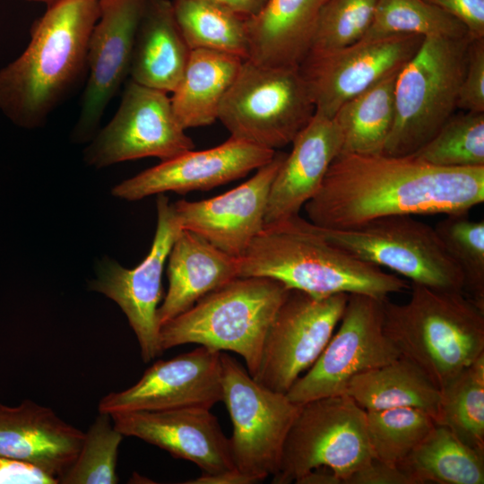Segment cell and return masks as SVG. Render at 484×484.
<instances>
[{
	"mask_svg": "<svg viewBox=\"0 0 484 484\" xmlns=\"http://www.w3.org/2000/svg\"><path fill=\"white\" fill-rule=\"evenodd\" d=\"M484 201L483 167H440L414 155L340 153L304 205L307 220L348 229L396 215L468 212Z\"/></svg>",
	"mask_w": 484,
	"mask_h": 484,
	"instance_id": "cell-1",
	"label": "cell"
},
{
	"mask_svg": "<svg viewBox=\"0 0 484 484\" xmlns=\"http://www.w3.org/2000/svg\"><path fill=\"white\" fill-rule=\"evenodd\" d=\"M30 30L25 50L0 69V111L17 126L43 125L87 70L99 0H55Z\"/></svg>",
	"mask_w": 484,
	"mask_h": 484,
	"instance_id": "cell-2",
	"label": "cell"
},
{
	"mask_svg": "<svg viewBox=\"0 0 484 484\" xmlns=\"http://www.w3.org/2000/svg\"><path fill=\"white\" fill-rule=\"evenodd\" d=\"M238 264L239 277L272 278L320 298L359 293L386 299L409 288L402 278L330 244L299 214L264 224Z\"/></svg>",
	"mask_w": 484,
	"mask_h": 484,
	"instance_id": "cell-3",
	"label": "cell"
},
{
	"mask_svg": "<svg viewBox=\"0 0 484 484\" xmlns=\"http://www.w3.org/2000/svg\"><path fill=\"white\" fill-rule=\"evenodd\" d=\"M383 309L386 336L439 390L484 354V308L462 291L412 283L408 302Z\"/></svg>",
	"mask_w": 484,
	"mask_h": 484,
	"instance_id": "cell-4",
	"label": "cell"
},
{
	"mask_svg": "<svg viewBox=\"0 0 484 484\" xmlns=\"http://www.w3.org/2000/svg\"><path fill=\"white\" fill-rule=\"evenodd\" d=\"M290 290L267 277H238L160 329L161 350L194 343L241 356L255 377L268 329Z\"/></svg>",
	"mask_w": 484,
	"mask_h": 484,
	"instance_id": "cell-5",
	"label": "cell"
},
{
	"mask_svg": "<svg viewBox=\"0 0 484 484\" xmlns=\"http://www.w3.org/2000/svg\"><path fill=\"white\" fill-rule=\"evenodd\" d=\"M474 37L426 36L394 85V118L383 152L414 154L454 114Z\"/></svg>",
	"mask_w": 484,
	"mask_h": 484,
	"instance_id": "cell-6",
	"label": "cell"
},
{
	"mask_svg": "<svg viewBox=\"0 0 484 484\" xmlns=\"http://www.w3.org/2000/svg\"><path fill=\"white\" fill-rule=\"evenodd\" d=\"M315 113L298 66L243 60L219 110L230 137L277 151L291 143Z\"/></svg>",
	"mask_w": 484,
	"mask_h": 484,
	"instance_id": "cell-7",
	"label": "cell"
},
{
	"mask_svg": "<svg viewBox=\"0 0 484 484\" xmlns=\"http://www.w3.org/2000/svg\"><path fill=\"white\" fill-rule=\"evenodd\" d=\"M313 226L326 241L357 259L415 284L463 292L462 273L434 227L412 215L378 218L348 229Z\"/></svg>",
	"mask_w": 484,
	"mask_h": 484,
	"instance_id": "cell-8",
	"label": "cell"
},
{
	"mask_svg": "<svg viewBox=\"0 0 484 484\" xmlns=\"http://www.w3.org/2000/svg\"><path fill=\"white\" fill-rule=\"evenodd\" d=\"M373 460L366 411L347 394L319 398L301 404L272 483H296L312 470L326 467L345 484Z\"/></svg>",
	"mask_w": 484,
	"mask_h": 484,
	"instance_id": "cell-9",
	"label": "cell"
},
{
	"mask_svg": "<svg viewBox=\"0 0 484 484\" xmlns=\"http://www.w3.org/2000/svg\"><path fill=\"white\" fill-rule=\"evenodd\" d=\"M222 402L232 422L235 469L249 482L274 476L284 443L301 404L257 382L236 359L220 353Z\"/></svg>",
	"mask_w": 484,
	"mask_h": 484,
	"instance_id": "cell-10",
	"label": "cell"
},
{
	"mask_svg": "<svg viewBox=\"0 0 484 484\" xmlns=\"http://www.w3.org/2000/svg\"><path fill=\"white\" fill-rule=\"evenodd\" d=\"M365 294H349L339 323L325 348L286 393L293 402L344 394L352 377L399 358L384 331L383 301Z\"/></svg>",
	"mask_w": 484,
	"mask_h": 484,
	"instance_id": "cell-11",
	"label": "cell"
},
{
	"mask_svg": "<svg viewBox=\"0 0 484 484\" xmlns=\"http://www.w3.org/2000/svg\"><path fill=\"white\" fill-rule=\"evenodd\" d=\"M84 151L97 169L142 158L161 161L194 149L174 114L169 93L129 80L112 119Z\"/></svg>",
	"mask_w": 484,
	"mask_h": 484,
	"instance_id": "cell-12",
	"label": "cell"
},
{
	"mask_svg": "<svg viewBox=\"0 0 484 484\" xmlns=\"http://www.w3.org/2000/svg\"><path fill=\"white\" fill-rule=\"evenodd\" d=\"M348 298L346 293L320 298L290 290L268 329L254 378L286 393L325 348L342 317Z\"/></svg>",
	"mask_w": 484,
	"mask_h": 484,
	"instance_id": "cell-13",
	"label": "cell"
},
{
	"mask_svg": "<svg viewBox=\"0 0 484 484\" xmlns=\"http://www.w3.org/2000/svg\"><path fill=\"white\" fill-rule=\"evenodd\" d=\"M157 227L151 250L133 269L105 258L91 290L115 301L122 309L137 338L142 359L150 362L163 351L160 345L157 310L162 296L161 278L172 245L181 231L173 203L163 194L157 197Z\"/></svg>",
	"mask_w": 484,
	"mask_h": 484,
	"instance_id": "cell-14",
	"label": "cell"
},
{
	"mask_svg": "<svg viewBox=\"0 0 484 484\" xmlns=\"http://www.w3.org/2000/svg\"><path fill=\"white\" fill-rule=\"evenodd\" d=\"M423 39L420 35L396 34L307 55L298 68L310 90L315 113L333 117L346 101L399 72Z\"/></svg>",
	"mask_w": 484,
	"mask_h": 484,
	"instance_id": "cell-15",
	"label": "cell"
},
{
	"mask_svg": "<svg viewBox=\"0 0 484 484\" xmlns=\"http://www.w3.org/2000/svg\"><path fill=\"white\" fill-rule=\"evenodd\" d=\"M220 353L204 346L158 360L131 387L99 401V412L206 409L222 402Z\"/></svg>",
	"mask_w": 484,
	"mask_h": 484,
	"instance_id": "cell-16",
	"label": "cell"
},
{
	"mask_svg": "<svg viewBox=\"0 0 484 484\" xmlns=\"http://www.w3.org/2000/svg\"><path fill=\"white\" fill-rule=\"evenodd\" d=\"M148 0H99L87 52L88 80L73 131L75 142L97 133L101 117L129 75L136 32Z\"/></svg>",
	"mask_w": 484,
	"mask_h": 484,
	"instance_id": "cell-17",
	"label": "cell"
},
{
	"mask_svg": "<svg viewBox=\"0 0 484 484\" xmlns=\"http://www.w3.org/2000/svg\"><path fill=\"white\" fill-rule=\"evenodd\" d=\"M285 157L286 153L276 151L251 178L222 194L201 201L174 203L181 229L240 258L265 224L271 186Z\"/></svg>",
	"mask_w": 484,
	"mask_h": 484,
	"instance_id": "cell-18",
	"label": "cell"
},
{
	"mask_svg": "<svg viewBox=\"0 0 484 484\" xmlns=\"http://www.w3.org/2000/svg\"><path fill=\"white\" fill-rule=\"evenodd\" d=\"M277 151L229 137L203 151H187L117 185L112 194L137 201L165 192L205 191L246 176L270 161Z\"/></svg>",
	"mask_w": 484,
	"mask_h": 484,
	"instance_id": "cell-19",
	"label": "cell"
},
{
	"mask_svg": "<svg viewBox=\"0 0 484 484\" xmlns=\"http://www.w3.org/2000/svg\"><path fill=\"white\" fill-rule=\"evenodd\" d=\"M124 436L142 439L175 458L194 462L203 473L234 470L229 438L206 409H178L111 414Z\"/></svg>",
	"mask_w": 484,
	"mask_h": 484,
	"instance_id": "cell-20",
	"label": "cell"
},
{
	"mask_svg": "<svg viewBox=\"0 0 484 484\" xmlns=\"http://www.w3.org/2000/svg\"><path fill=\"white\" fill-rule=\"evenodd\" d=\"M84 432L51 408L23 400L0 403V455L35 465L58 482L74 462Z\"/></svg>",
	"mask_w": 484,
	"mask_h": 484,
	"instance_id": "cell-21",
	"label": "cell"
},
{
	"mask_svg": "<svg viewBox=\"0 0 484 484\" xmlns=\"http://www.w3.org/2000/svg\"><path fill=\"white\" fill-rule=\"evenodd\" d=\"M291 143L292 150L286 154L271 186L265 224L299 214L341 153L342 138L333 117L315 113Z\"/></svg>",
	"mask_w": 484,
	"mask_h": 484,
	"instance_id": "cell-22",
	"label": "cell"
},
{
	"mask_svg": "<svg viewBox=\"0 0 484 484\" xmlns=\"http://www.w3.org/2000/svg\"><path fill=\"white\" fill-rule=\"evenodd\" d=\"M168 258L169 289L157 310L160 327L209 292L239 277L238 258L187 230L181 229Z\"/></svg>",
	"mask_w": 484,
	"mask_h": 484,
	"instance_id": "cell-23",
	"label": "cell"
},
{
	"mask_svg": "<svg viewBox=\"0 0 484 484\" xmlns=\"http://www.w3.org/2000/svg\"><path fill=\"white\" fill-rule=\"evenodd\" d=\"M326 0H266L246 19L248 60L265 66H299L309 51Z\"/></svg>",
	"mask_w": 484,
	"mask_h": 484,
	"instance_id": "cell-24",
	"label": "cell"
},
{
	"mask_svg": "<svg viewBox=\"0 0 484 484\" xmlns=\"http://www.w3.org/2000/svg\"><path fill=\"white\" fill-rule=\"evenodd\" d=\"M190 52L172 2L148 0L136 32L130 80L172 93L182 78Z\"/></svg>",
	"mask_w": 484,
	"mask_h": 484,
	"instance_id": "cell-25",
	"label": "cell"
},
{
	"mask_svg": "<svg viewBox=\"0 0 484 484\" xmlns=\"http://www.w3.org/2000/svg\"><path fill=\"white\" fill-rule=\"evenodd\" d=\"M243 59L208 49H192L182 78L171 93L174 114L185 129L210 125Z\"/></svg>",
	"mask_w": 484,
	"mask_h": 484,
	"instance_id": "cell-26",
	"label": "cell"
},
{
	"mask_svg": "<svg viewBox=\"0 0 484 484\" xmlns=\"http://www.w3.org/2000/svg\"><path fill=\"white\" fill-rule=\"evenodd\" d=\"M344 394L367 411L417 408L428 412L435 423L440 402V390L418 366L402 356L352 377Z\"/></svg>",
	"mask_w": 484,
	"mask_h": 484,
	"instance_id": "cell-27",
	"label": "cell"
},
{
	"mask_svg": "<svg viewBox=\"0 0 484 484\" xmlns=\"http://www.w3.org/2000/svg\"><path fill=\"white\" fill-rule=\"evenodd\" d=\"M398 468L411 484H483L484 453L436 424Z\"/></svg>",
	"mask_w": 484,
	"mask_h": 484,
	"instance_id": "cell-28",
	"label": "cell"
},
{
	"mask_svg": "<svg viewBox=\"0 0 484 484\" xmlns=\"http://www.w3.org/2000/svg\"><path fill=\"white\" fill-rule=\"evenodd\" d=\"M392 73L346 101L333 118L338 125L341 153H382L394 118V85Z\"/></svg>",
	"mask_w": 484,
	"mask_h": 484,
	"instance_id": "cell-29",
	"label": "cell"
},
{
	"mask_svg": "<svg viewBox=\"0 0 484 484\" xmlns=\"http://www.w3.org/2000/svg\"><path fill=\"white\" fill-rule=\"evenodd\" d=\"M177 22L188 47L246 60L249 42L246 19L206 0H174Z\"/></svg>",
	"mask_w": 484,
	"mask_h": 484,
	"instance_id": "cell-30",
	"label": "cell"
},
{
	"mask_svg": "<svg viewBox=\"0 0 484 484\" xmlns=\"http://www.w3.org/2000/svg\"><path fill=\"white\" fill-rule=\"evenodd\" d=\"M436 424L484 453V354L440 389Z\"/></svg>",
	"mask_w": 484,
	"mask_h": 484,
	"instance_id": "cell-31",
	"label": "cell"
},
{
	"mask_svg": "<svg viewBox=\"0 0 484 484\" xmlns=\"http://www.w3.org/2000/svg\"><path fill=\"white\" fill-rule=\"evenodd\" d=\"M374 459L398 467L436 425L426 411L411 407L367 411Z\"/></svg>",
	"mask_w": 484,
	"mask_h": 484,
	"instance_id": "cell-32",
	"label": "cell"
},
{
	"mask_svg": "<svg viewBox=\"0 0 484 484\" xmlns=\"http://www.w3.org/2000/svg\"><path fill=\"white\" fill-rule=\"evenodd\" d=\"M396 34L463 37L470 32L427 0H377L373 22L362 39Z\"/></svg>",
	"mask_w": 484,
	"mask_h": 484,
	"instance_id": "cell-33",
	"label": "cell"
},
{
	"mask_svg": "<svg viewBox=\"0 0 484 484\" xmlns=\"http://www.w3.org/2000/svg\"><path fill=\"white\" fill-rule=\"evenodd\" d=\"M440 167L484 166V112L454 114L414 154Z\"/></svg>",
	"mask_w": 484,
	"mask_h": 484,
	"instance_id": "cell-34",
	"label": "cell"
},
{
	"mask_svg": "<svg viewBox=\"0 0 484 484\" xmlns=\"http://www.w3.org/2000/svg\"><path fill=\"white\" fill-rule=\"evenodd\" d=\"M434 229L463 277V292L484 308V221L446 214Z\"/></svg>",
	"mask_w": 484,
	"mask_h": 484,
	"instance_id": "cell-35",
	"label": "cell"
},
{
	"mask_svg": "<svg viewBox=\"0 0 484 484\" xmlns=\"http://www.w3.org/2000/svg\"><path fill=\"white\" fill-rule=\"evenodd\" d=\"M111 416L99 412L84 432L78 455L69 470L59 480L61 484H116V468L121 434L111 423Z\"/></svg>",
	"mask_w": 484,
	"mask_h": 484,
	"instance_id": "cell-36",
	"label": "cell"
},
{
	"mask_svg": "<svg viewBox=\"0 0 484 484\" xmlns=\"http://www.w3.org/2000/svg\"><path fill=\"white\" fill-rule=\"evenodd\" d=\"M376 1L326 0L307 55L336 50L362 39L373 22Z\"/></svg>",
	"mask_w": 484,
	"mask_h": 484,
	"instance_id": "cell-37",
	"label": "cell"
},
{
	"mask_svg": "<svg viewBox=\"0 0 484 484\" xmlns=\"http://www.w3.org/2000/svg\"><path fill=\"white\" fill-rule=\"evenodd\" d=\"M457 108L484 112V38H473L459 90Z\"/></svg>",
	"mask_w": 484,
	"mask_h": 484,
	"instance_id": "cell-38",
	"label": "cell"
},
{
	"mask_svg": "<svg viewBox=\"0 0 484 484\" xmlns=\"http://www.w3.org/2000/svg\"><path fill=\"white\" fill-rule=\"evenodd\" d=\"M462 23L473 37L484 38V0H427Z\"/></svg>",
	"mask_w": 484,
	"mask_h": 484,
	"instance_id": "cell-39",
	"label": "cell"
},
{
	"mask_svg": "<svg viewBox=\"0 0 484 484\" xmlns=\"http://www.w3.org/2000/svg\"><path fill=\"white\" fill-rule=\"evenodd\" d=\"M33 464L0 455V484H58Z\"/></svg>",
	"mask_w": 484,
	"mask_h": 484,
	"instance_id": "cell-40",
	"label": "cell"
},
{
	"mask_svg": "<svg viewBox=\"0 0 484 484\" xmlns=\"http://www.w3.org/2000/svg\"><path fill=\"white\" fill-rule=\"evenodd\" d=\"M345 484H411L398 468L374 459L368 465L350 475Z\"/></svg>",
	"mask_w": 484,
	"mask_h": 484,
	"instance_id": "cell-41",
	"label": "cell"
},
{
	"mask_svg": "<svg viewBox=\"0 0 484 484\" xmlns=\"http://www.w3.org/2000/svg\"><path fill=\"white\" fill-rule=\"evenodd\" d=\"M220 5L244 19L256 14L264 6L266 0H206Z\"/></svg>",
	"mask_w": 484,
	"mask_h": 484,
	"instance_id": "cell-42",
	"label": "cell"
},
{
	"mask_svg": "<svg viewBox=\"0 0 484 484\" xmlns=\"http://www.w3.org/2000/svg\"><path fill=\"white\" fill-rule=\"evenodd\" d=\"M190 484H249L248 480L236 469L219 473H203L200 477L186 481Z\"/></svg>",
	"mask_w": 484,
	"mask_h": 484,
	"instance_id": "cell-43",
	"label": "cell"
},
{
	"mask_svg": "<svg viewBox=\"0 0 484 484\" xmlns=\"http://www.w3.org/2000/svg\"><path fill=\"white\" fill-rule=\"evenodd\" d=\"M298 484H341V479L329 468L319 467L301 477Z\"/></svg>",
	"mask_w": 484,
	"mask_h": 484,
	"instance_id": "cell-44",
	"label": "cell"
},
{
	"mask_svg": "<svg viewBox=\"0 0 484 484\" xmlns=\"http://www.w3.org/2000/svg\"><path fill=\"white\" fill-rule=\"evenodd\" d=\"M28 2H34V3H41L45 4H49L50 3L54 2L55 0H24Z\"/></svg>",
	"mask_w": 484,
	"mask_h": 484,
	"instance_id": "cell-45",
	"label": "cell"
}]
</instances>
